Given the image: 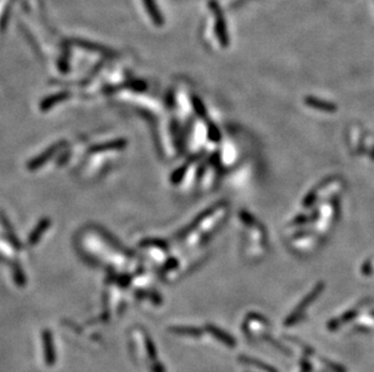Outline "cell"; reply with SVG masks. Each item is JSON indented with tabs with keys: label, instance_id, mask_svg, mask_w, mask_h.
Instances as JSON below:
<instances>
[{
	"label": "cell",
	"instance_id": "cell-3",
	"mask_svg": "<svg viewBox=\"0 0 374 372\" xmlns=\"http://www.w3.org/2000/svg\"><path fill=\"white\" fill-rule=\"evenodd\" d=\"M305 103L308 105L312 106V108L317 109V110H322V111H327V113H333V111L337 110V106L332 103H327V102L324 101H319L316 98H312V97H309V98L305 99Z\"/></svg>",
	"mask_w": 374,
	"mask_h": 372
},
{
	"label": "cell",
	"instance_id": "cell-5",
	"mask_svg": "<svg viewBox=\"0 0 374 372\" xmlns=\"http://www.w3.org/2000/svg\"><path fill=\"white\" fill-rule=\"evenodd\" d=\"M210 329H211V331H213V334H215L216 336L218 337V339H222L223 342H227V343L230 344V346H232V344H234L233 340H232V341H230V337L227 336V335L222 334V332H220L219 330H216L215 327H210Z\"/></svg>",
	"mask_w": 374,
	"mask_h": 372
},
{
	"label": "cell",
	"instance_id": "cell-4",
	"mask_svg": "<svg viewBox=\"0 0 374 372\" xmlns=\"http://www.w3.org/2000/svg\"><path fill=\"white\" fill-rule=\"evenodd\" d=\"M145 2V6H147V10L149 11L150 16H152V18L154 19V22L156 24H161V16H160L159 11H157L156 9V5L154 4V1L153 0H144Z\"/></svg>",
	"mask_w": 374,
	"mask_h": 372
},
{
	"label": "cell",
	"instance_id": "cell-1",
	"mask_svg": "<svg viewBox=\"0 0 374 372\" xmlns=\"http://www.w3.org/2000/svg\"><path fill=\"white\" fill-rule=\"evenodd\" d=\"M211 6H213V10H215V15H216V19H217L218 38H219L220 43H222L223 45H227L228 35H227V27H225V23H224V17H223L222 12L219 11V7H218V5L216 4L215 1H211Z\"/></svg>",
	"mask_w": 374,
	"mask_h": 372
},
{
	"label": "cell",
	"instance_id": "cell-2",
	"mask_svg": "<svg viewBox=\"0 0 374 372\" xmlns=\"http://www.w3.org/2000/svg\"><path fill=\"white\" fill-rule=\"evenodd\" d=\"M44 352H45L46 364L52 365L55 363V353H53L52 339L48 332H44Z\"/></svg>",
	"mask_w": 374,
	"mask_h": 372
}]
</instances>
